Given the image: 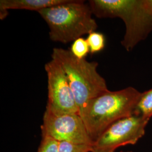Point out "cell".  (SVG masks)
Instances as JSON below:
<instances>
[{
    "mask_svg": "<svg viewBox=\"0 0 152 152\" xmlns=\"http://www.w3.org/2000/svg\"><path fill=\"white\" fill-rule=\"evenodd\" d=\"M67 1L68 0H1L0 10H26L38 12Z\"/></svg>",
    "mask_w": 152,
    "mask_h": 152,
    "instance_id": "cell-8",
    "label": "cell"
},
{
    "mask_svg": "<svg viewBox=\"0 0 152 152\" xmlns=\"http://www.w3.org/2000/svg\"><path fill=\"white\" fill-rule=\"evenodd\" d=\"M51 59L64 71L79 110L88 100L108 91L107 82L97 71L96 61L78 59L70 50L58 48L53 50Z\"/></svg>",
    "mask_w": 152,
    "mask_h": 152,
    "instance_id": "cell-4",
    "label": "cell"
},
{
    "mask_svg": "<svg viewBox=\"0 0 152 152\" xmlns=\"http://www.w3.org/2000/svg\"><path fill=\"white\" fill-rule=\"evenodd\" d=\"M38 12L48 25L49 37L54 42H73L84 34L96 31L98 27L90 6L84 1L68 0Z\"/></svg>",
    "mask_w": 152,
    "mask_h": 152,
    "instance_id": "cell-3",
    "label": "cell"
},
{
    "mask_svg": "<svg viewBox=\"0 0 152 152\" xmlns=\"http://www.w3.org/2000/svg\"><path fill=\"white\" fill-rule=\"evenodd\" d=\"M86 41L90 48V53L91 55L100 52L105 46V37L102 33L96 31L90 33Z\"/></svg>",
    "mask_w": 152,
    "mask_h": 152,
    "instance_id": "cell-10",
    "label": "cell"
},
{
    "mask_svg": "<svg viewBox=\"0 0 152 152\" xmlns=\"http://www.w3.org/2000/svg\"><path fill=\"white\" fill-rule=\"evenodd\" d=\"M70 51L77 58L85 59V57L90 53V48L86 39L80 37L74 41L72 44Z\"/></svg>",
    "mask_w": 152,
    "mask_h": 152,
    "instance_id": "cell-11",
    "label": "cell"
},
{
    "mask_svg": "<svg viewBox=\"0 0 152 152\" xmlns=\"http://www.w3.org/2000/svg\"><path fill=\"white\" fill-rule=\"evenodd\" d=\"M88 3L96 17L123 20L126 31L121 44L127 51L152 31V6L149 0H90Z\"/></svg>",
    "mask_w": 152,
    "mask_h": 152,
    "instance_id": "cell-2",
    "label": "cell"
},
{
    "mask_svg": "<svg viewBox=\"0 0 152 152\" xmlns=\"http://www.w3.org/2000/svg\"><path fill=\"white\" fill-rule=\"evenodd\" d=\"M134 115L141 116L149 120L152 117V88L141 92Z\"/></svg>",
    "mask_w": 152,
    "mask_h": 152,
    "instance_id": "cell-9",
    "label": "cell"
},
{
    "mask_svg": "<svg viewBox=\"0 0 152 152\" xmlns=\"http://www.w3.org/2000/svg\"><path fill=\"white\" fill-rule=\"evenodd\" d=\"M120 152H132V151H126V152H124V151H121Z\"/></svg>",
    "mask_w": 152,
    "mask_h": 152,
    "instance_id": "cell-15",
    "label": "cell"
},
{
    "mask_svg": "<svg viewBox=\"0 0 152 152\" xmlns=\"http://www.w3.org/2000/svg\"><path fill=\"white\" fill-rule=\"evenodd\" d=\"M141 92L134 87L107 91L88 100L79 110L93 143L109 126L134 114Z\"/></svg>",
    "mask_w": 152,
    "mask_h": 152,
    "instance_id": "cell-1",
    "label": "cell"
},
{
    "mask_svg": "<svg viewBox=\"0 0 152 152\" xmlns=\"http://www.w3.org/2000/svg\"><path fill=\"white\" fill-rule=\"evenodd\" d=\"M149 3L151 4V5L152 6V0H149Z\"/></svg>",
    "mask_w": 152,
    "mask_h": 152,
    "instance_id": "cell-14",
    "label": "cell"
},
{
    "mask_svg": "<svg viewBox=\"0 0 152 152\" xmlns=\"http://www.w3.org/2000/svg\"><path fill=\"white\" fill-rule=\"evenodd\" d=\"M59 142L49 136H42L37 152H58Z\"/></svg>",
    "mask_w": 152,
    "mask_h": 152,
    "instance_id": "cell-13",
    "label": "cell"
},
{
    "mask_svg": "<svg viewBox=\"0 0 152 152\" xmlns=\"http://www.w3.org/2000/svg\"><path fill=\"white\" fill-rule=\"evenodd\" d=\"M48 77V96L46 110L55 115L79 114V109L65 72L51 60L45 65Z\"/></svg>",
    "mask_w": 152,
    "mask_h": 152,
    "instance_id": "cell-6",
    "label": "cell"
},
{
    "mask_svg": "<svg viewBox=\"0 0 152 152\" xmlns=\"http://www.w3.org/2000/svg\"><path fill=\"white\" fill-rule=\"evenodd\" d=\"M149 120L136 115L118 120L94 142L91 152H115L120 147L135 144L145 135Z\"/></svg>",
    "mask_w": 152,
    "mask_h": 152,
    "instance_id": "cell-5",
    "label": "cell"
},
{
    "mask_svg": "<svg viewBox=\"0 0 152 152\" xmlns=\"http://www.w3.org/2000/svg\"><path fill=\"white\" fill-rule=\"evenodd\" d=\"M91 146L61 141L59 142L58 152H91Z\"/></svg>",
    "mask_w": 152,
    "mask_h": 152,
    "instance_id": "cell-12",
    "label": "cell"
},
{
    "mask_svg": "<svg viewBox=\"0 0 152 152\" xmlns=\"http://www.w3.org/2000/svg\"><path fill=\"white\" fill-rule=\"evenodd\" d=\"M41 129L42 136H49L59 142L93 144L81 115L77 113L55 115L45 110Z\"/></svg>",
    "mask_w": 152,
    "mask_h": 152,
    "instance_id": "cell-7",
    "label": "cell"
}]
</instances>
